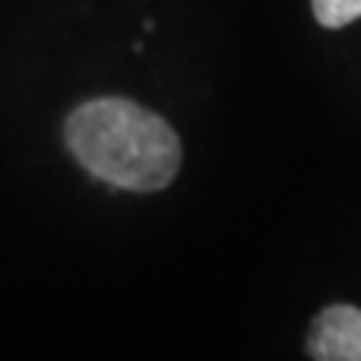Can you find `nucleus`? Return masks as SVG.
<instances>
[{
  "label": "nucleus",
  "mask_w": 361,
  "mask_h": 361,
  "mask_svg": "<svg viewBox=\"0 0 361 361\" xmlns=\"http://www.w3.org/2000/svg\"><path fill=\"white\" fill-rule=\"evenodd\" d=\"M66 148L94 178L111 187L151 193L180 169V142L169 123L133 99L106 97L66 118Z\"/></svg>",
  "instance_id": "nucleus-1"
},
{
  "label": "nucleus",
  "mask_w": 361,
  "mask_h": 361,
  "mask_svg": "<svg viewBox=\"0 0 361 361\" xmlns=\"http://www.w3.org/2000/svg\"><path fill=\"white\" fill-rule=\"evenodd\" d=\"M307 355L319 361H361V310L353 304L325 307L310 325Z\"/></svg>",
  "instance_id": "nucleus-2"
},
{
  "label": "nucleus",
  "mask_w": 361,
  "mask_h": 361,
  "mask_svg": "<svg viewBox=\"0 0 361 361\" xmlns=\"http://www.w3.org/2000/svg\"><path fill=\"white\" fill-rule=\"evenodd\" d=\"M313 16L322 27H346L355 18H361V0H310Z\"/></svg>",
  "instance_id": "nucleus-3"
}]
</instances>
